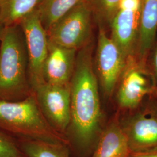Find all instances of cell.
I'll list each match as a JSON object with an SVG mask.
<instances>
[{"instance_id": "cell-9", "label": "cell", "mask_w": 157, "mask_h": 157, "mask_svg": "<svg viewBox=\"0 0 157 157\" xmlns=\"http://www.w3.org/2000/svg\"><path fill=\"white\" fill-rule=\"evenodd\" d=\"M122 128L131 152L157 150V116L146 108L133 115Z\"/></svg>"}, {"instance_id": "cell-1", "label": "cell", "mask_w": 157, "mask_h": 157, "mask_svg": "<svg viewBox=\"0 0 157 157\" xmlns=\"http://www.w3.org/2000/svg\"><path fill=\"white\" fill-rule=\"evenodd\" d=\"M98 83L91 48L86 45L77 54L70 83L71 121L66 134L69 146L74 143L85 150L97 144L101 133L102 119Z\"/></svg>"}, {"instance_id": "cell-13", "label": "cell", "mask_w": 157, "mask_h": 157, "mask_svg": "<svg viewBox=\"0 0 157 157\" xmlns=\"http://www.w3.org/2000/svg\"><path fill=\"white\" fill-rule=\"evenodd\" d=\"M130 154L122 124L116 118L101 132L92 157H130Z\"/></svg>"}, {"instance_id": "cell-10", "label": "cell", "mask_w": 157, "mask_h": 157, "mask_svg": "<svg viewBox=\"0 0 157 157\" xmlns=\"http://www.w3.org/2000/svg\"><path fill=\"white\" fill-rule=\"evenodd\" d=\"M77 51L48 41V54L43 67L45 83L70 84L75 68Z\"/></svg>"}, {"instance_id": "cell-7", "label": "cell", "mask_w": 157, "mask_h": 157, "mask_svg": "<svg viewBox=\"0 0 157 157\" xmlns=\"http://www.w3.org/2000/svg\"><path fill=\"white\" fill-rule=\"evenodd\" d=\"M117 86V101L122 109H135L155 93L151 78L146 67L141 65L136 56L128 59Z\"/></svg>"}, {"instance_id": "cell-19", "label": "cell", "mask_w": 157, "mask_h": 157, "mask_svg": "<svg viewBox=\"0 0 157 157\" xmlns=\"http://www.w3.org/2000/svg\"><path fill=\"white\" fill-rule=\"evenodd\" d=\"M103 14L111 20L118 10L121 0H96Z\"/></svg>"}, {"instance_id": "cell-22", "label": "cell", "mask_w": 157, "mask_h": 157, "mask_svg": "<svg viewBox=\"0 0 157 157\" xmlns=\"http://www.w3.org/2000/svg\"><path fill=\"white\" fill-rule=\"evenodd\" d=\"M4 28H5V27L4 26V25H2V22H1V18H0V37H1V34H2V31H3V30H4Z\"/></svg>"}, {"instance_id": "cell-2", "label": "cell", "mask_w": 157, "mask_h": 157, "mask_svg": "<svg viewBox=\"0 0 157 157\" xmlns=\"http://www.w3.org/2000/svg\"><path fill=\"white\" fill-rule=\"evenodd\" d=\"M28 69L27 48L21 26L5 27L0 37V100L21 101L32 94Z\"/></svg>"}, {"instance_id": "cell-20", "label": "cell", "mask_w": 157, "mask_h": 157, "mask_svg": "<svg viewBox=\"0 0 157 157\" xmlns=\"http://www.w3.org/2000/svg\"><path fill=\"white\" fill-rule=\"evenodd\" d=\"M148 98L146 108L157 116V93L153 94Z\"/></svg>"}, {"instance_id": "cell-16", "label": "cell", "mask_w": 157, "mask_h": 157, "mask_svg": "<svg viewBox=\"0 0 157 157\" xmlns=\"http://www.w3.org/2000/svg\"><path fill=\"white\" fill-rule=\"evenodd\" d=\"M39 0H0V18L4 27L19 25L36 10Z\"/></svg>"}, {"instance_id": "cell-14", "label": "cell", "mask_w": 157, "mask_h": 157, "mask_svg": "<svg viewBox=\"0 0 157 157\" xmlns=\"http://www.w3.org/2000/svg\"><path fill=\"white\" fill-rule=\"evenodd\" d=\"M84 0H39L36 6L41 23L47 32L67 12Z\"/></svg>"}, {"instance_id": "cell-8", "label": "cell", "mask_w": 157, "mask_h": 157, "mask_svg": "<svg viewBox=\"0 0 157 157\" xmlns=\"http://www.w3.org/2000/svg\"><path fill=\"white\" fill-rule=\"evenodd\" d=\"M127 60L112 38L104 30H100L96 54L97 76L107 96L111 95L117 88Z\"/></svg>"}, {"instance_id": "cell-12", "label": "cell", "mask_w": 157, "mask_h": 157, "mask_svg": "<svg viewBox=\"0 0 157 157\" xmlns=\"http://www.w3.org/2000/svg\"><path fill=\"white\" fill-rule=\"evenodd\" d=\"M157 36V0H141L136 58L144 67Z\"/></svg>"}, {"instance_id": "cell-3", "label": "cell", "mask_w": 157, "mask_h": 157, "mask_svg": "<svg viewBox=\"0 0 157 157\" xmlns=\"http://www.w3.org/2000/svg\"><path fill=\"white\" fill-rule=\"evenodd\" d=\"M0 130L15 139L45 141L69 147L67 136L56 132L46 120L33 92L21 101L0 100Z\"/></svg>"}, {"instance_id": "cell-4", "label": "cell", "mask_w": 157, "mask_h": 157, "mask_svg": "<svg viewBox=\"0 0 157 157\" xmlns=\"http://www.w3.org/2000/svg\"><path fill=\"white\" fill-rule=\"evenodd\" d=\"M91 20L90 6L84 1L51 27L47 32L48 41L67 48L80 50L89 39Z\"/></svg>"}, {"instance_id": "cell-11", "label": "cell", "mask_w": 157, "mask_h": 157, "mask_svg": "<svg viewBox=\"0 0 157 157\" xmlns=\"http://www.w3.org/2000/svg\"><path fill=\"white\" fill-rule=\"evenodd\" d=\"M140 11L118 8L111 19V38L125 57L136 56Z\"/></svg>"}, {"instance_id": "cell-17", "label": "cell", "mask_w": 157, "mask_h": 157, "mask_svg": "<svg viewBox=\"0 0 157 157\" xmlns=\"http://www.w3.org/2000/svg\"><path fill=\"white\" fill-rule=\"evenodd\" d=\"M0 157H24L17 139L0 130Z\"/></svg>"}, {"instance_id": "cell-6", "label": "cell", "mask_w": 157, "mask_h": 157, "mask_svg": "<svg viewBox=\"0 0 157 157\" xmlns=\"http://www.w3.org/2000/svg\"><path fill=\"white\" fill-rule=\"evenodd\" d=\"M33 92L48 124L56 132L66 136L71 121V84L44 83Z\"/></svg>"}, {"instance_id": "cell-15", "label": "cell", "mask_w": 157, "mask_h": 157, "mask_svg": "<svg viewBox=\"0 0 157 157\" xmlns=\"http://www.w3.org/2000/svg\"><path fill=\"white\" fill-rule=\"evenodd\" d=\"M24 157H70L69 146L45 141L17 139Z\"/></svg>"}, {"instance_id": "cell-18", "label": "cell", "mask_w": 157, "mask_h": 157, "mask_svg": "<svg viewBox=\"0 0 157 157\" xmlns=\"http://www.w3.org/2000/svg\"><path fill=\"white\" fill-rule=\"evenodd\" d=\"M146 69L150 76L155 88V93H157V36L155 43L147 58Z\"/></svg>"}, {"instance_id": "cell-21", "label": "cell", "mask_w": 157, "mask_h": 157, "mask_svg": "<svg viewBox=\"0 0 157 157\" xmlns=\"http://www.w3.org/2000/svg\"><path fill=\"white\" fill-rule=\"evenodd\" d=\"M130 157H157V150L144 152H131Z\"/></svg>"}, {"instance_id": "cell-5", "label": "cell", "mask_w": 157, "mask_h": 157, "mask_svg": "<svg viewBox=\"0 0 157 157\" xmlns=\"http://www.w3.org/2000/svg\"><path fill=\"white\" fill-rule=\"evenodd\" d=\"M26 41L28 57V78L34 91L45 83L43 67L48 49L47 32L43 26L36 10L25 17L19 24Z\"/></svg>"}]
</instances>
